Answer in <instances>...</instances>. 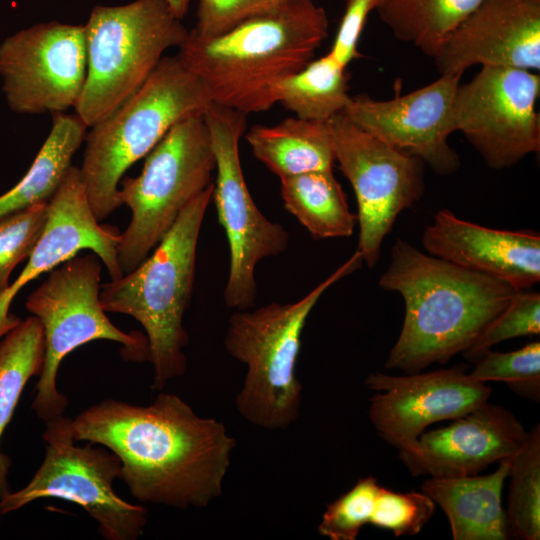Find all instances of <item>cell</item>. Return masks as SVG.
<instances>
[{
    "instance_id": "obj_27",
    "label": "cell",
    "mask_w": 540,
    "mask_h": 540,
    "mask_svg": "<svg viewBox=\"0 0 540 540\" xmlns=\"http://www.w3.org/2000/svg\"><path fill=\"white\" fill-rule=\"evenodd\" d=\"M348 76L330 53L310 61L276 88L277 103L304 120L328 122L342 113L350 96Z\"/></svg>"
},
{
    "instance_id": "obj_13",
    "label": "cell",
    "mask_w": 540,
    "mask_h": 540,
    "mask_svg": "<svg viewBox=\"0 0 540 540\" xmlns=\"http://www.w3.org/2000/svg\"><path fill=\"white\" fill-rule=\"evenodd\" d=\"M539 93L540 77L532 71L483 66L455 92L454 132H462L490 168L512 167L539 152Z\"/></svg>"
},
{
    "instance_id": "obj_17",
    "label": "cell",
    "mask_w": 540,
    "mask_h": 540,
    "mask_svg": "<svg viewBox=\"0 0 540 540\" xmlns=\"http://www.w3.org/2000/svg\"><path fill=\"white\" fill-rule=\"evenodd\" d=\"M120 235L116 227L100 224L95 217L80 168L72 165L48 202L44 232L27 264L0 296V340L21 321L10 313V306L23 287L78 252H93L105 265L111 279L121 277L123 273L118 262Z\"/></svg>"
},
{
    "instance_id": "obj_25",
    "label": "cell",
    "mask_w": 540,
    "mask_h": 540,
    "mask_svg": "<svg viewBox=\"0 0 540 540\" xmlns=\"http://www.w3.org/2000/svg\"><path fill=\"white\" fill-rule=\"evenodd\" d=\"M45 341L39 319L30 316L0 340V440L12 420L27 382L39 376L44 361ZM10 456L0 451V499L11 492L8 474Z\"/></svg>"
},
{
    "instance_id": "obj_19",
    "label": "cell",
    "mask_w": 540,
    "mask_h": 540,
    "mask_svg": "<svg viewBox=\"0 0 540 540\" xmlns=\"http://www.w3.org/2000/svg\"><path fill=\"white\" fill-rule=\"evenodd\" d=\"M527 434L510 410L488 401L449 426L423 432L413 450L399 452V459L413 476L476 475L511 459Z\"/></svg>"
},
{
    "instance_id": "obj_5",
    "label": "cell",
    "mask_w": 540,
    "mask_h": 540,
    "mask_svg": "<svg viewBox=\"0 0 540 540\" xmlns=\"http://www.w3.org/2000/svg\"><path fill=\"white\" fill-rule=\"evenodd\" d=\"M362 263L356 250L298 301L271 302L231 314L223 343L227 353L247 368L235 397L236 410L247 422L275 431L287 429L299 418L303 386L296 365L308 316L326 290Z\"/></svg>"
},
{
    "instance_id": "obj_4",
    "label": "cell",
    "mask_w": 540,
    "mask_h": 540,
    "mask_svg": "<svg viewBox=\"0 0 540 540\" xmlns=\"http://www.w3.org/2000/svg\"><path fill=\"white\" fill-rule=\"evenodd\" d=\"M212 193L213 183L186 205L140 265L100 286L99 299L105 312L131 316L144 328L156 390L187 370L184 349L189 337L183 320L194 287L199 234Z\"/></svg>"
},
{
    "instance_id": "obj_36",
    "label": "cell",
    "mask_w": 540,
    "mask_h": 540,
    "mask_svg": "<svg viewBox=\"0 0 540 540\" xmlns=\"http://www.w3.org/2000/svg\"><path fill=\"white\" fill-rule=\"evenodd\" d=\"M0 516H1V514H0ZM0 522H1V519H0Z\"/></svg>"
},
{
    "instance_id": "obj_35",
    "label": "cell",
    "mask_w": 540,
    "mask_h": 540,
    "mask_svg": "<svg viewBox=\"0 0 540 540\" xmlns=\"http://www.w3.org/2000/svg\"><path fill=\"white\" fill-rule=\"evenodd\" d=\"M382 0H346L344 14L329 53L344 67L358 58L357 45L369 14Z\"/></svg>"
},
{
    "instance_id": "obj_1",
    "label": "cell",
    "mask_w": 540,
    "mask_h": 540,
    "mask_svg": "<svg viewBox=\"0 0 540 540\" xmlns=\"http://www.w3.org/2000/svg\"><path fill=\"white\" fill-rule=\"evenodd\" d=\"M75 441L103 446L121 462L120 479L140 502L205 508L223 491L236 440L179 396L147 406L105 399L72 418Z\"/></svg>"
},
{
    "instance_id": "obj_16",
    "label": "cell",
    "mask_w": 540,
    "mask_h": 540,
    "mask_svg": "<svg viewBox=\"0 0 540 540\" xmlns=\"http://www.w3.org/2000/svg\"><path fill=\"white\" fill-rule=\"evenodd\" d=\"M461 76L441 75L427 86L389 100L365 94L350 97L342 113L390 147L420 158L439 175H449L460 166L448 138L454 132L452 105Z\"/></svg>"
},
{
    "instance_id": "obj_29",
    "label": "cell",
    "mask_w": 540,
    "mask_h": 540,
    "mask_svg": "<svg viewBox=\"0 0 540 540\" xmlns=\"http://www.w3.org/2000/svg\"><path fill=\"white\" fill-rule=\"evenodd\" d=\"M469 376L478 382L506 383L516 394L540 399V342L533 341L510 352L488 350L476 361Z\"/></svg>"
},
{
    "instance_id": "obj_28",
    "label": "cell",
    "mask_w": 540,
    "mask_h": 540,
    "mask_svg": "<svg viewBox=\"0 0 540 540\" xmlns=\"http://www.w3.org/2000/svg\"><path fill=\"white\" fill-rule=\"evenodd\" d=\"M511 477L505 511L509 536L540 539V425L528 432L518 452L510 459Z\"/></svg>"
},
{
    "instance_id": "obj_32",
    "label": "cell",
    "mask_w": 540,
    "mask_h": 540,
    "mask_svg": "<svg viewBox=\"0 0 540 540\" xmlns=\"http://www.w3.org/2000/svg\"><path fill=\"white\" fill-rule=\"evenodd\" d=\"M540 294L519 291L509 304L487 325L473 345L463 353L468 361L476 362L493 345L504 340L539 335Z\"/></svg>"
},
{
    "instance_id": "obj_9",
    "label": "cell",
    "mask_w": 540,
    "mask_h": 540,
    "mask_svg": "<svg viewBox=\"0 0 540 540\" xmlns=\"http://www.w3.org/2000/svg\"><path fill=\"white\" fill-rule=\"evenodd\" d=\"M100 275L101 260L93 252L74 256L52 269L25 302L44 334L43 367L31 406L44 422L63 415L68 406L56 379L63 359L76 348L94 340H110L123 346L124 358L149 361L146 336L124 332L107 317L99 299Z\"/></svg>"
},
{
    "instance_id": "obj_34",
    "label": "cell",
    "mask_w": 540,
    "mask_h": 540,
    "mask_svg": "<svg viewBox=\"0 0 540 540\" xmlns=\"http://www.w3.org/2000/svg\"><path fill=\"white\" fill-rule=\"evenodd\" d=\"M281 0H198L196 25L200 38L224 34L242 21L265 12Z\"/></svg>"
},
{
    "instance_id": "obj_20",
    "label": "cell",
    "mask_w": 540,
    "mask_h": 540,
    "mask_svg": "<svg viewBox=\"0 0 540 540\" xmlns=\"http://www.w3.org/2000/svg\"><path fill=\"white\" fill-rule=\"evenodd\" d=\"M426 253L528 290L540 281V235L499 230L439 210L422 234Z\"/></svg>"
},
{
    "instance_id": "obj_8",
    "label": "cell",
    "mask_w": 540,
    "mask_h": 540,
    "mask_svg": "<svg viewBox=\"0 0 540 540\" xmlns=\"http://www.w3.org/2000/svg\"><path fill=\"white\" fill-rule=\"evenodd\" d=\"M203 114L172 126L145 156L141 173L121 180L119 199L131 210L118 244L123 274L149 256L186 205L213 183L216 160Z\"/></svg>"
},
{
    "instance_id": "obj_14",
    "label": "cell",
    "mask_w": 540,
    "mask_h": 540,
    "mask_svg": "<svg viewBox=\"0 0 540 540\" xmlns=\"http://www.w3.org/2000/svg\"><path fill=\"white\" fill-rule=\"evenodd\" d=\"M86 73L84 25L40 23L0 45L3 91L17 113L54 114L75 107Z\"/></svg>"
},
{
    "instance_id": "obj_24",
    "label": "cell",
    "mask_w": 540,
    "mask_h": 540,
    "mask_svg": "<svg viewBox=\"0 0 540 540\" xmlns=\"http://www.w3.org/2000/svg\"><path fill=\"white\" fill-rule=\"evenodd\" d=\"M280 180L285 209L313 238H345L353 234L357 215L350 211L333 170L312 171Z\"/></svg>"
},
{
    "instance_id": "obj_10",
    "label": "cell",
    "mask_w": 540,
    "mask_h": 540,
    "mask_svg": "<svg viewBox=\"0 0 540 540\" xmlns=\"http://www.w3.org/2000/svg\"><path fill=\"white\" fill-rule=\"evenodd\" d=\"M46 423V451L29 483L0 499V514L14 512L42 498H58L81 506L107 540H136L144 532L148 510L116 494L121 462L105 447L76 445L72 418L64 415Z\"/></svg>"
},
{
    "instance_id": "obj_26",
    "label": "cell",
    "mask_w": 540,
    "mask_h": 540,
    "mask_svg": "<svg viewBox=\"0 0 540 540\" xmlns=\"http://www.w3.org/2000/svg\"><path fill=\"white\" fill-rule=\"evenodd\" d=\"M483 0H382L380 19L394 36L434 57Z\"/></svg>"
},
{
    "instance_id": "obj_33",
    "label": "cell",
    "mask_w": 540,
    "mask_h": 540,
    "mask_svg": "<svg viewBox=\"0 0 540 540\" xmlns=\"http://www.w3.org/2000/svg\"><path fill=\"white\" fill-rule=\"evenodd\" d=\"M435 502L423 492H395L380 487L369 523L396 537L416 535L430 520Z\"/></svg>"
},
{
    "instance_id": "obj_3",
    "label": "cell",
    "mask_w": 540,
    "mask_h": 540,
    "mask_svg": "<svg viewBox=\"0 0 540 540\" xmlns=\"http://www.w3.org/2000/svg\"><path fill=\"white\" fill-rule=\"evenodd\" d=\"M328 27L325 9L312 0H281L216 37L190 30L176 56L212 103L248 115L277 103V86L311 61Z\"/></svg>"
},
{
    "instance_id": "obj_31",
    "label": "cell",
    "mask_w": 540,
    "mask_h": 540,
    "mask_svg": "<svg viewBox=\"0 0 540 540\" xmlns=\"http://www.w3.org/2000/svg\"><path fill=\"white\" fill-rule=\"evenodd\" d=\"M380 487L373 476L358 479L349 491L326 505L318 533L330 540H355L370 521Z\"/></svg>"
},
{
    "instance_id": "obj_30",
    "label": "cell",
    "mask_w": 540,
    "mask_h": 540,
    "mask_svg": "<svg viewBox=\"0 0 540 540\" xmlns=\"http://www.w3.org/2000/svg\"><path fill=\"white\" fill-rule=\"evenodd\" d=\"M48 202L38 203L0 217V296L10 285L15 267L28 259L42 236Z\"/></svg>"
},
{
    "instance_id": "obj_23",
    "label": "cell",
    "mask_w": 540,
    "mask_h": 540,
    "mask_svg": "<svg viewBox=\"0 0 540 540\" xmlns=\"http://www.w3.org/2000/svg\"><path fill=\"white\" fill-rule=\"evenodd\" d=\"M87 126L75 114L54 113L52 128L23 178L0 196V217L53 197L86 137Z\"/></svg>"
},
{
    "instance_id": "obj_18",
    "label": "cell",
    "mask_w": 540,
    "mask_h": 540,
    "mask_svg": "<svg viewBox=\"0 0 540 540\" xmlns=\"http://www.w3.org/2000/svg\"><path fill=\"white\" fill-rule=\"evenodd\" d=\"M440 75L473 65L540 68V1L483 0L433 57Z\"/></svg>"
},
{
    "instance_id": "obj_21",
    "label": "cell",
    "mask_w": 540,
    "mask_h": 540,
    "mask_svg": "<svg viewBox=\"0 0 540 540\" xmlns=\"http://www.w3.org/2000/svg\"><path fill=\"white\" fill-rule=\"evenodd\" d=\"M486 475L430 477L421 484L445 513L454 540H506L509 538L502 489L510 459L498 462Z\"/></svg>"
},
{
    "instance_id": "obj_15",
    "label": "cell",
    "mask_w": 540,
    "mask_h": 540,
    "mask_svg": "<svg viewBox=\"0 0 540 540\" xmlns=\"http://www.w3.org/2000/svg\"><path fill=\"white\" fill-rule=\"evenodd\" d=\"M365 386L377 392L370 398L371 424L399 452L413 450L429 425L466 415L487 403L492 393L486 383L469 376L464 364L405 376L371 373Z\"/></svg>"
},
{
    "instance_id": "obj_22",
    "label": "cell",
    "mask_w": 540,
    "mask_h": 540,
    "mask_svg": "<svg viewBox=\"0 0 540 540\" xmlns=\"http://www.w3.org/2000/svg\"><path fill=\"white\" fill-rule=\"evenodd\" d=\"M254 156L280 179L333 170L332 139L327 122L287 118L275 125H255L246 134Z\"/></svg>"
},
{
    "instance_id": "obj_37",
    "label": "cell",
    "mask_w": 540,
    "mask_h": 540,
    "mask_svg": "<svg viewBox=\"0 0 540 540\" xmlns=\"http://www.w3.org/2000/svg\"><path fill=\"white\" fill-rule=\"evenodd\" d=\"M536 1H540V0H536Z\"/></svg>"
},
{
    "instance_id": "obj_6",
    "label": "cell",
    "mask_w": 540,
    "mask_h": 540,
    "mask_svg": "<svg viewBox=\"0 0 540 540\" xmlns=\"http://www.w3.org/2000/svg\"><path fill=\"white\" fill-rule=\"evenodd\" d=\"M212 104L203 82L179 58L164 56L144 84L86 133L80 168L90 207L102 221L122 204L119 184L177 122Z\"/></svg>"
},
{
    "instance_id": "obj_12",
    "label": "cell",
    "mask_w": 540,
    "mask_h": 540,
    "mask_svg": "<svg viewBox=\"0 0 540 540\" xmlns=\"http://www.w3.org/2000/svg\"><path fill=\"white\" fill-rule=\"evenodd\" d=\"M335 162L350 182L357 201V251L373 268L382 242L399 214L424 194V162L365 132L344 113L328 122Z\"/></svg>"
},
{
    "instance_id": "obj_2",
    "label": "cell",
    "mask_w": 540,
    "mask_h": 540,
    "mask_svg": "<svg viewBox=\"0 0 540 540\" xmlns=\"http://www.w3.org/2000/svg\"><path fill=\"white\" fill-rule=\"evenodd\" d=\"M379 285L404 300L402 329L385 367L407 374L446 364L467 351L521 291L503 280L421 252L400 238L391 249Z\"/></svg>"
},
{
    "instance_id": "obj_7",
    "label": "cell",
    "mask_w": 540,
    "mask_h": 540,
    "mask_svg": "<svg viewBox=\"0 0 540 540\" xmlns=\"http://www.w3.org/2000/svg\"><path fill=\"white\" fill-rule=\"evenodd\" d=\"M84 33L87 73L74 108L90 128L132 96L189 31L167 0H135L95 6Z\"/></svg>"
},
{
    "instance_id": "obj_11",
    "label": "cell",
    "mask_w": 540,
    "mask_h": 540,
    "mask_svg": "<svg viewBox=\"0 0 540 540\" xmlns=\"http://www.w3.org/2000/svg\"><path fill=\"white\" fill-rule=\"evenodd\" d=\"M203 117L216 160L212 199L229 246L223 299L230 309H250L258 294L257 264L286 251L289 234L258 209L244 179L239 142L246 131L247 115L212 103Z\"/></svg>"
}]
</instances>
